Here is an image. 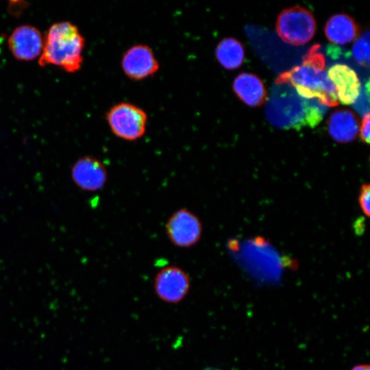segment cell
Instances as JSON below:
<instances>
[{
  "mask_svg": "<svg viewBox=\"0 0 370 370\" xmlns=\"http://www.w3.org/2000/svg\"><path fill=\"white\" fill-rule=\"evenodd\" d=\"M358 201L363 213L369 217L370 213V186L369 184L362 186Z\"/></svg>",
  "mask_w": 370,
  "mask_h": 370,
  "instance_id": "cell-16",
  "label": "cell"
},
{
  "mask_svg": "<svg viewBox=\"0 0 370 370\" xmlns=\"http://www.w3.org/2000/svg\"><path fill=\"white\" fill-rule=\"evenodd\" d=\"M369 32L367 31L357 38L352 47L355 60L363 66H369Z\"/></svg>",
  "mask_w": 370,
  "mask_h": 370,
  "instance_id": "cell-15",
  "label": "cell"
},
{
  "mask_svg": "<svg viewBox=\"0 0 370 370\" xmlns=\"http://www.w3.org/2000/svg\"><path fill=\"white\" fill-rule=\"evenodd\" d=\"M327 72L335 87L338 100L344 105L354 103L360 92V82L356 73L343 64H336Z\"/></svg>",
  "mask_w": 370,
  "mask_h": 370,
  "instance_id": "cell-10",
  "label": "cell"
},
{
  "mask_svg": "<svg viewBox=\"0 0 370 370\" xmlns=\"http://www.w3.org/2000/svg\"><path fill=\"white\" fill-rule=\"evenodd\" d=\"M71 177L82 190L95 192L105 186L108 180V171L99 160L86 156L75 162L71 169Z\"/></svg>",
  "mask_w": 370,
  "mask_h": 370,
  "instance_id": "cell-9",
  "label": "cell"
},
{
  "mask_svg": "<svg viewBox=\"0 0 370 370\" xmlns=\"http://www.w3.org/2000/svg\"><path fill=\"white\" fill-rule=\"evenodd\" d=\"M324 31L327 38L331 42L345 45L358 38L360 27L349 16L336 14L327 21Z\"/></svg>",
  "mask_w": 370,
  "mask_h": 370,
  "instance_id": "cell-13",
  "label": "cell"
},
{
  "mask_svg": "<svg viewBox=\"0 0 370 370\" xmlns=\"http://www.w3.org/2000/svg\"><path fill=\"white\" fill-rule=\"evenodd\" d=\"M369 112H367L364 114L363 119L359 128L360 138L367 144L369 143Z\"/></svg>",
  "mask_w": 370,
  "mask_h": 370,
  "instance_id": "cell-17",
  "label": "cell"
},
{
  "mask_svg": "<svg viewBox=\"0 0 370 370\" xmlns=\"http://www.w3.org/2000/svg\"><path fill=\"white\" fill-rule=\"evenodd\" d=\"M351 370H370V367L368 365H358L354 366Z\"/></svg>",
  "mask_w": 370,
  "mask_h": 370,
  "instance_id": "cell-18",
  "label": "cell"
},
{
  "mask_svg": "<svg viewBox=\"0 0 370 370\" xmlns=\"http://www.w3.org/2000/svg\"><path fill=\"white\" fill-rule=\"evenodd\" d=\"M121 66L129 78L142 80L153 75L159 69V63L149 46L138 44L124 53Z\"/></svg>",
  "mask_w": 370,
  "mask_h": 370,
  "instance_id": "cell-7",
  "label": "cell"
},
{
  "mask_svg": "<svg viewBox=\"0 0 370 370\" xmlns=\"http://www.w3.org/2000/svg\"><path fill=\"white\" fill-rule=\"evenodd\" d=\"M106 120L116 136L133 141L144 135L147 115L140 108L130 103L121 102L113 106L108 110Z\"/></svg>",
  "mask_w": 370,
  "mask_h": 370,
  "instance_id": "cell-4",
  "label": "cell"
},
{
  "mask_svg": "<svg viewBox=\"0 0 370 370\" xmlns=\"http://www.w3.org/2000/svg\"><path fill=\"white\" fill-rule=\"evenodd\" d=\"M330 136L338 143L354 140L359 132L360 122L356 115L347 109L337 110L332 113L328 122Z\"/></svg>",
  "mask_w": 370,
  "mask_h": 370,
  "instance_id": "cell-11",
  "label": "cell"
},
{
  "mask_svg": "<svg viewBox=\"0 0 370 370\" xmlns=\"http://www.w3.org/2000/svg\"><path fill=\"white\" fill-rule=\"evenodd\" d=\"M170 241L176 247L188 248L196 245L202 234V224L199 217L186 208L173 212L165 224Z\"/></svg>",
  "mask_w": 370,
  "mask_h": 370,
  "instance_id": "cell-5",
  "label": "cell"
},
{
  "mask_svg": "<svg viewBox=\"0 0 370 370\" xmlns=\"http://www.w3.org/2000/svg\"><path fill=\"white\" fill-rule=\"evenodd\" d=\"M218 62L227 69L239 67L244 60L245 51L242 44L234 38H226L220 41L216 48Z\"/></svg>",
  "mask_w": 370,
  "mask_h": 370,
  "instance_id": "cell-14",
  "label": "cell"
},
{
  "mask_svg": "<svg viewBox=\"0 0 370 370\" xmlns=\"http://www.w3.org/2000/svg\"><path fill=\"white\" fill-rule=\"evenodd\" d=\"M276 30L285 42L301 45L313 38L316 21L310 11L301 6H293L283 10L278 15Z\"/></svg>",
  "mask_w": 370,
  "mask_h": 370,
  "instance_id": "cell-3",
  "label": "cell"
},
{
  "mask_svg": "<svg viewBox=\"0 0 370 370\" xmlns=\"http://www.w3.org/2000/svg\"><path fill=\"white\" fill-rule=\"evenodd\" d=\"M319 49V44L312 46L304 56L302 63L281 73L275 83L293 86L306 99H316L325 106H336V91L325 70V58Z\"/></svg>",
  "mask_w": 370,
  "mask_h": 370,
  "instance_id": "cell-1",
  "label": "cell"
},
{
  "mask_svg": "<svg viewBox=\"0 0 370 370\" xmlns=\"http://www.w3.org/2000/svg\"><path fill=\"white\" fill-rule=\"evenodd\" d=\"M190 280L188 273L177 266H167L160 269L153 280V288L162 301L175 304L188 295Z\"/></svg>",
  "mask_w": 370,
  "mask_h": 370,
  "instance_id": "cell-6",
  "label": "cell"
},
{
  "mask_svg": "<svg viewBox=\"0 0 370 370\" xmlns=\"http://www.w3.org/2000/svg\"><path fill=\"white\" fill-rule=\"evenodd\" d=\"M43 39L40 66L56 65L71 73L79 70L85 41L74 24L68 21L56 23L49 28Z\"/></svg>",
  "mask_w": 370,
  "mask_h": 370,
  "instance_id": "cell-2",
  "label": "cell"
},
{
  "mask_svg": "<svg viewBox=\"0 0 370 370\" xmlns=\"http://www.w3.org/2000/svg\"><path fill=\"white\" fill-rule=\"evenodd\" d=\"M236 95L249 106H258L266 100L267 92L261 79L254 74L242 73L234 80Z\"/></svg>",
  "mask_w": 370,
  "mask_h": 370,
  "instance_id": "cell-12",
  "label": "cell"
},
{
  "mask_svg": "<svg viewBox=\"0 0 370 370\" xmlns=\"http://www.w3.org/2000/svg\"><path fill=\"white\" fill-rule=\"evenodd\" d=\"M43 40L36 27L31 25H22L16 27L10 35L8 47L15 58L29 61L40 56Z\"/></svg>",
  "mask_w": 370,
  "mask_h": 370,
  "instance_id": "cell-8",
  "label": "cell"
}]
</instances>
